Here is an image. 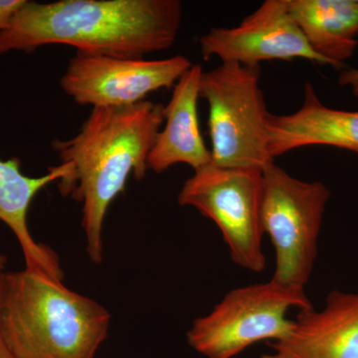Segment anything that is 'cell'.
<instances>
[{"label":"cell","instance_id":"cell-16","mask_svg":"<svg viewBox=\"0 0 358 358\" xmlns=\"http://www.w3.org/2000/svg\"><path fill=\"white\" fill-rule=\"evenodd\" d=\"M338 84L350 90L353 96L358 101V69L343 68L338 77Z\"/></svg>","mask_w":358,"mask_h":358},{"label":"cell","instance_id":"cell-4","mask_svg":"<svg viewBox=\"0 0 358 358\" xmlns=\"http://www.w3.org/2000/svg\"><path fill=\"white\" fill-rule=\"evenodd\" d=\"M260 67L222 62L202 73L199 96L208 103L211 164L225 169L264 171L268 152L267 117Z\"/></svg>","mask_w":358,"mask_h":358},{"label":"cell","instance_id":"cell-8","mask_svg":"<svg viewBox=\"0 0 358 358\" xmlns=\"http://www.w3.org/2000/svg\"><path fill=\"white\" fill-rule=\"evenodd\" d=\"M185 56L145 60L77 52L60 80L63 91L77 103L94 108L127 107L150 93L176 86L192 67Z\"/></svg>","mask_w":358,"mask_h":358},{"label":"cell","instance_id":"cell-9","mask_svg":"<svg viewBox=\"0 0 358 358\" xmlns=\"http://www.w3.org/2000/svg\"><path fill=\"white\" fill-rule=\"evenodd\" d=\"M199 46L205 61L217 57L246 67L296 58L329 65L310 48L289 13L288 0H266L236 27L211 28Z\"/></svg>","mask_w":358,"mask_h":358},{"label":"cell","instance_id":"cell-17","mask_svg":"<svg viewBox=\"0 0 358 358\" xmlns=\"http://www.w3.org/2000/svg\"><path fill=\"white\" fill-rule=\"evenodd\" d=\"M3 273L0 274V294H1L2 274ZM0 358H16L13 355V352L9 350V348H7L6 341L2 338L1 331H0Z\"/></svg>","mask_w":358,"mask_h":358},{"label":"cell","instance_id":"cell-1","mask_svg":"<svg viewBox=\"0 0 358 358\" xmlns=\"http://www.w3.org/2000/svg\"><path fill=\"white\" fill-rule=\"evenodd\" d=\"M182 16L178 0H26L0 33V55L67 45L84 53L143 59L173 46Z\"/></svg>","mask_w":358,"mask_h":358},{"label":"cell","instance_id":"cell-2","mask_svg":"<svg viewBox=\"0 0 358 358\" xmlns=\"http://www.w3.org/2000/svg\"><path fill=\"white\" fill-rule=\"evenodd\" d=\"M164 110L162 103L147 100L94 108L77 136L52 143L61 164L70 169L58 181L61 194L83 203L82 226L93 263L103 262V227L110 205L124 192L131 174L136 180L145 178Z\"/></svg>","mask_w":358,"mask_h":358},{"label":"cell","instance_id":"cell-10","mask_svg":"<svg viewBox=\"0 0 358 358\" xmlns=\"http://www.w3.org/2000/svg\"><path fill=\"white\" fill-rule=\"evenodd\" d=\"M261 358H358V292L334 289L320 310H300L288 336Z\"/></svg>","mask_w":358,"mask_h":358},{"label":"cell","instance_id":"cell-5","mask_svg":"<svg viewBox=\"0 0 358 358\" xmlns=\"http://www.w3.org/2000/svg\"><path fill=\"white\" fill-rule=\"evenodd\" d=\"M261 223L275 249L273 280L306 289L319 252L322 219L331 192L320 181L292 176L275 162L262 171Z\"/></svg>","mask_w":358,"mask_h":358},{"label":"cell","instance_id":"cell-7","mask_svg":"<svg viewBox=\"0 0 358 358\" xmlns=\"http://www.w3.org/2000/svg\"><path fill=\"white\" fill-rule=\"evenodd\" d=\"M262 171L210 164L183 183L178 203L193 207L217 226L233 262L260 273L267 263L262 246Z\"/></svg>","mask_w":358,"mask_h":358},{"label":"cell","instance_id":"cell-14","mask_svg":"<svg viewBox=\"0 0 358 358\" xmlns=\"http://www.w3.org/2000/svg\"><path fill=\"white\" fill-rule=\"evenodd\" d=\"M288 6L310 48L343 69L358 46V0H288Z\"/></svg>","mask_w":358,"mask_h":358},{"label":"cell","instance_id":"cell-6","mask_svg":"<svg viewBox=\"0 0 358 358\" xmlns=\"http://www.w3.org/2000/svg\"><path fill=\"white\" fill-rule=\"evenodd\" d=\"M306 289L270 281L231 289L208 315L187 331L190 348L206 358H234L261 341L288 336L292 308H313Z\"/></svg>","mask_w":358,"mask_h":358},{"label":"cell","instance_id":"cell-15","mask_svg":"<svg viewBox=\"0 0 358 358\" xmlns=\"http://www.w3.org/2000/svg\"><path fill=\"white\" fill-rule=\"evenodd\" d=\"M26 0H0V33L8 27L14 14L25 3Z\"/></svg>","mask_w":358,"mask_h":358},{"label":"cell","instance_id":"cell-11","mask_svg":"<svg viewBox=\"0 0 358 358\" xmlns=\"http://www.w3.org/2000/svg\"><path fill=\"white\" fill-rule=\"evenodd\" d=\"M303 102L293 114L267 117L268 152L275 157L296 148L327 145L358 155V112L333 109L320 101L310 83L305 85Z\"/></svg>","mask_w":358,"mask_h":358},{"label":"cell","instance_id":"cell-12","mask_svg":"<svg viewBox=\"0 0 358 358\" xmlns=\"http://www.w3.org/2000/svg\"><path fill=\"white\" fill-rule=\"evenodd\" d=\"M202 73L201 65H192L176 84L164 107L166 124L157 134L148 159V169L155 173H164L176 164H187L196 171L211 164L197 110Z\"/></svg>","mask_w":358,"mask_h":358},{"label":"cell","instance_id":"cell-18","mask_svg":"<svg viewBox=\"0 0 358 358\" xmlns=\"http://www.w3.org/2000/svg\"><path fill=\"white\" fill-rule=\"evenodd\" d=\"M7 264V258L6 256L2 255V254H0V274L1 273L4 272V270H6Z\"/></svg>","mask_w":358,"mask_h":358},{"label":"cell","instance_id":"cell-3","mask_svg":"<svg viewBox=\"0 0 358 358\" xmlns=\"http://www.w3.org/2000/svg\"><path fill=\"white\" fill-rule=\"evenodd\" d=\"M110 313L37 271L2 274L0 331L16 358H95Z\"/></svg>","mask_w":358,"mask_h":358},{"label":"cell","instance_id":"cell-13","mask_svg":"<svg viewBox=\"0 0 358 358\" xmlns=\"http://www.w3.org/2000/svg\"><path fill=\"white\" fill-rule=\"evenodd\" d=\"M69 166L60 164L51 167L40 178H30L21 171L17 157L0 159V221L6 224L17 238L26 268L42 272L54 279L64 280L60 259L50 247L35 241L27 224L28 211L33 199L47 185L65 178Z\"/></svg>","mask_w":358,"mask_h":358}]
</instances>
